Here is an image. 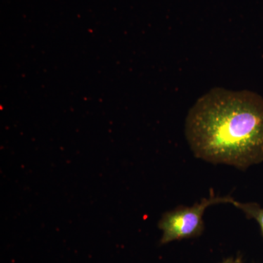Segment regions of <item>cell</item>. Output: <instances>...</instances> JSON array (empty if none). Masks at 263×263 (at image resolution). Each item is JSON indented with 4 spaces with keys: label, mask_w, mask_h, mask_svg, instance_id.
<instances>
[{
    "label": "cell",
    "mask_w": 263,
    "mask_h": 263,
    "mask_svg": "<svg viewBox=\"0 0 263 263\" xmlns=\"http://www.w3.org/2000/svg\"><path fill=\"white\" fill-rule=\"evenodd\" d=\"M185 136L194 155L246 171L263 162V98L248 90L214 88L192 107Z\"/></svg>",
    "instance_id": "1"
},
{
    "label": "cell",
    "mask_w": 263,
    "mask_h": 263,
    "mask_svg": "<svg viewBox=\"0 0 263 263\" xmlns=\"http://www.w3.org/2000/svg\"><path fill=\"white\" fill-rule=\"evenodd\" d=\"M233 200L230 196H216L211 192L209 197L192 206L179 205L164 213L158 224L163 233L161 243L200 236L204 230L203 214L207 208L216 204L231 203Z\"/></svg>",
    "instance_id": "2"
},
{
    "label": "cell",
    "mask_w": 263,
    "mask_h": 263,
    "mask_svg": "<svg viewBox=\"0 0 263 263\" xmlns=\"http://www.w3.org/2000/svg\"><path fill=\"white\" fill-rule=\"evenodd\" d=\"M231 204L245 213L247 219H254L258 223L263 237V207L257 202H240L235 200Z\"/></svg>",
    "instance_id": "3"
},
{
    "label": "cell",
    "mask_w": 263,
    "mask_h": 263,
    "mask_svg": "<svg viewBox=\"0 0 263 263\" xmlns=\"http://www.w3.org/2000/svg\"><path fill=\"white\" fill-rule=\"evenodd\" d=\"M220 263H243V260L240 256H237L236 257H230V258L224 259L223 262Z\"/></svg>",
    "instance_id": "4"
}]
</instances>
